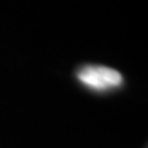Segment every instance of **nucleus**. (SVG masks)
<instances>
[{
  "instance_id": "obj_1",
  "label": "nucleus",
  "mask_w": 148,
  "mask_h": 148,
  "mask_svg": "<svg viewBox=\"0 0 148 148\" xmlns=\"http://www.w3.org/2000/svg\"><path fill=\"white\" fill-rule=\"evenodd\" d=\"M77 79L94 91H109L123 85L121 73L103 65H86L77 73Z\"/></svg>"
}]
</instances>
